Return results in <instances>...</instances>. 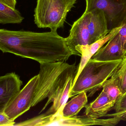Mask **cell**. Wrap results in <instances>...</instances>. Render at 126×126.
Instances as JSON below:
<instances>
[{
    "label": "cell",
    "mask_w": 126,
    "mask_h": 126,
    "mask_svg": "<svg viewBox=\"0 0 126 126\" xmlns=\"http://www.w3.org/2000/svg\"><path fill=\"white\" fill-rule=\"evenodd\" d=\"M111 77L116 80L122 96L126 92V55L122 59Z\"/></svg>",
    "instance_id": "obj_15"
},
{
    "label": "cell",
    "mask_w": 126,
    "mask_h": 126,
    "mask_svg": "<svg viewBox=\"0 0 126 126\" xmlns=\"http://www.w3.org/2000/svg\"><path fill=\"white\" fill-rule=\"evenodd\" d=\"M110 32L104 12L99 9H94L84 12L73 23L69 35L65 38L66 43L73 55L76 46L92 44Z\"/></svg>",
    "instance_id": "obj_3"
},
{
    "label": "cell",
    "mask_w": 126,
    "mask_h": 126,
    "mask_svg": "<svg viewBox=\"0 0 126 126\" xmlns=\"http://www.w3.org/2000/svg\"><path fill=\"white\" fill-rule=\"evenodd\" d=\"M87 102L86 92H80L65 104L58 114L63 118H69L77 116L87 105Z\"/></svg>",
    "instance_id": "obj_13"
},
{
    "label": "cell",
    "mask_w": 126,
    "mask_h": 126,
    "mask_svg": "<svg viewBox=\"0 0 126 126\" xmlns=\"http://www.w3.org/2000/svg\"><path fill=\"white\" fill-rule=\"evenodd\" d=\"M38 81V74L31 78L9 103L4 112L10 120L15 121L32 107Z\"/></svg>",
    "instance_id": "obj_7"
},
{
    "label": "cell",
    "mask_w": 126,
    "mask_h": 126,
    "mask_svg": "<svg viewBox=\"0 0 126 126\" xmlns=\"http://www.w3.org/2000/svg\"><path fill=\"white\" fill-rule=\"evenodd\" d=\"M86 12L99 9L104 12L109 30L119 27L126 16V0H86Z\"/></svg>",
    "instance_id": "obj_6"
},
{
    "label": "cell",
    "mask_w": 126,
    "mask_h": 126,
    "mask_svg": "<svg viewBox=\"0 0 126 126\" xmlns=\"http://www.w3.org/2000/svg\"><path fill=\"white\" fill-rule=\"evenodd\" d=\"M120 29L118 32L123 51L126 55V16L121 25Z\"/></svg>",
    "instance_id": "obj_18"
},
{
    "label": "cell",
    "mask_w": 126,
    "mask_h": 126,
    "mask_svg": "<svg viewBox=\"0 0 126 126\" xmlns=\"http://www.w3.org/2000/svg\"><path fill=\"white\" fill-rule=\"evenodd\" d=\"M103 90L107 94L111 101L115 103L121 92L115 79L111 77L106 81L102 86Z\"/></svg>",
    "instance_id": "obj_16"
},
{
    "label": "cell",
    "mask_w": 126,
    "mask_h": 126,
    "mask_svg": "<svg viewBox=\"0 0 126 126\" xmlns=\"http://www.w3.org/2000/svg\"><path fill=\"white\" fill-rule=\"evenodd\" d=\"M121 27L120 26L114 28L105 37L92 44L78 45L76 47L73 55L80 56L81 58L74 82L76 80L83 68L93 56L119 32Z\"/></svg>",
    "instance_id": "obj_9"
},
{
    "label": "cell",
    "mask_w": 126,
    "mask_h": 126,
    "mask_svg": "<svg viewBox=\"0 0 126 126\" xmlns=\"http://www.w3.org/2000/svg\"><path fill=\"white\" fill-rule=\"evenodd\" d=\"M112 109L115 113L107 114L106 117H115L121 121H126V92L118 98Z\"/></svg>",
    "instance_id": "obj_17"
},
{
    "label": "cell",
    "mask_w": 126,
    "mask_h": 126,
    "mask_svg": "<svg viewBox=\"0 0 126 126\" xmlns=\"http://www.w3.org/2000/svg\"><path fill=\"white\" fill-rule=\"evenodd\" d=\"M121 60L103 61L91 58L73 83L68 98L83 92L89 93L88 97L92 96L111 77Z\"/></svg>",
    "instance_id": "obj_4"
},
{
    "label": "cell",
    "mask_w": 126,
    "mask_h": 126,
    "mask_svg": "<svg viewBox=\"0 0 126 126\" xmlns=\"http://www.w3.org/2000/svg\"><path fill=\"white\" fill-rule=\"evenodd\" d=\"M115 104L102 90L95 100L85 106L84 114L87 117L93 118L106 117L108 112L112 109Z\"/></svg>",
    "instance_id": "obj_11"
},
{
    "label": "cell",
    "mask_w": 126,
    "mask_h": 126,
    "mask_svg": "<svg viewBox=\"0 0 126 126\" xmlns=\"http://www.w3.org/2000/svg\"><path fill=\"white\" fill-rule=\"evenodd\" d=\"M15 123L10 120L4 111L0 112V126H14Z\"/></svg>",
    "instance_id": "obj_19"
},
{
    "label": "cell",
    "mask_w": 126,
    "mask_h": 126,
    "mask_svg": "<svg viewBox=\"0 0 126 126\" xmlns=\"http://www.w3.org/2000/svg\"><path fill=\"white\" fill-rule=\"evenodd\" d=\"M50 47L46 32L0 29V50L38 62L43 60Z\"/></svg>",
    "instance_id": "obj_2"
},
{
    "label": "cell",
    "mask_w": 126,
    "mask_h": 126,
    "mask_svg": "<svg viewBox=\"0 0 126 126\" xmlns=\"http://www.w3.org/2000/svg\"><path fill=\"white\" fill-rule=\"evenodd\" d=\"M77 0H37L34 10L35 23L40 28L57 31L63 27L67 13Z\"/></svg>",
    "instance_id": "obj_5"
},
{
    "label": "cell",
    "mask_w": 126,
    "mask_h": 126,
    "mask_svg": "<svg viewBox=\"0 0 126 126\" xmlns=\"http://www.w3.org/2000/svg\"><path fill=\"white\" fill-rule=\"evenodd\" d=\"M1 0L5 2L12 8L16 9V5L17 3L16 0Z\"/></svg>",
    "instance_id": "obj_20"
},
{
    "label": "cell",
    "mask_w": 126,
    "mask_h": 126,
    "mask_svg": "<svg viewBox=\"0 0 126 126\" xmlns=\"http://www.w3.org/2000/svg\"></svg>",
    "instance_id": "obj_21"
},
{
    "label": "cell",
    "mask_w": 126,
    "mask_h": 126,
    "mask_svg": "<svg viewBox=\"0 0 126 126\" xmlns=\"http://www.w3.org/2000/svg\"><path fill=\"white\" fill-rule=\"evenodd\" d=\"M77 71L75 63L69 64L61 61L40 64L38 83L32 107L47 98L40 114L52 103V106L46 114L59 112L68 99Z\"/></svg>",
    "instance_id": "obj_1"
},
{
    "label": "cell",
    "mask_w": 126,
    "mask_h": 126,
    "mask_svg": "<svg viewBox=\"0 0 126 126\" xmlns=\"http://www.w3.org/2000/svg\"><path fill=\"white\" fill-rule=\"evenodd\" d=\"M24 19L18 10L0 0V23L19 24Z\"/></svg>",
    "instance_id": "obj_14"
},
{
    "label": "cell",
    "mask_w": 126,
    "mask_h": 126,
    "mask_svg": "<svg viewBox=\"0 0 126 126\" xmlns=\"http://www.w3.org/2000/svg\"><path fill=\"white\" fill-rule=\"evenodd\" d=\"M120 121L115 117L106 119L93 118L84 116H76L69 118H63L59 117L57 124L64 126H87L100 125L114 126L117 125Z\"/></svg>",
    "instance_id": "obj_12"
},
{
    "label": "cell",
    "mask_w": 126,
    "mask_h": 126,
    "mask_svg": "<svg viewBox=\"0 0 126 126\" xmlns=\"http://www.w3.org/2000/svg\"><path fill=\"white\" fill-rule=\"evenodd\" d=\"M23 81L15 72L0 77V112L4 111L9 103L20 90Z\"/></svg>",
    "instance_id": "obj_8"
},
{
    "label": "cell",
    "mask_w": 126,
    "mask_h": 126,
    "mask_svg": "<svg viewBox=\"0 0 126 126\" xmlns=\"http://www.w3.org/2000/svg\"><path fill=\"white\" fill-rule=\"evenodd\" d=\"M118 32L108 41L106 46L99 50L91 59L103 61L123 59L126 55L123 51Z\"/></svg>",
    "instance_id": "obj_10"
}]
</instances>
